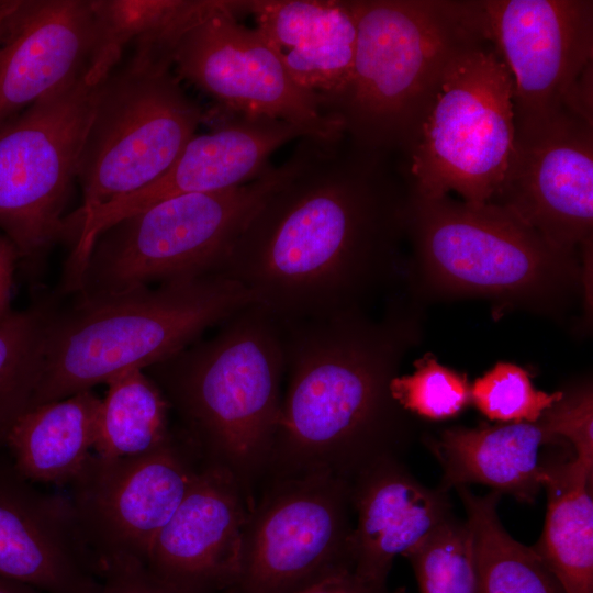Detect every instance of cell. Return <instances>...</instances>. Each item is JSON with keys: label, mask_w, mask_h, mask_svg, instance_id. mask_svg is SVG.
Segmentation results:
<instances>
[{"label": "cell", "mask_w": 593, "mask_h": 593, "mask_svg": "<svg viewBox=\"0 0 593 593\" xmlns=\"http://www.w3.org/2000/svg\"><path fill=\"white\" fill-rule=\"evenodd\" d=\"M291 158L220 273L279 324L366 312L404 275V166L346 135L300 138Z\"/></svg>", "instance_id": "6da1fadb"}, {"label": "cell", "mask_w": 593, "mask_h": 593, "mask_svg": "<svg viewBox=\"0 0 593 593\" xmlns=\"http://www.w3.org/2000/svg\"><path fill=\"white\" fill-rule=\"evenodd\" d=\"M380 320L366 312L280 324L287 388L267 473L326 472L351 481L413 438L412 416L391 382L416 337L410 309L391 301Z\"/></svg>", "instance_id": "7a4b0ae2"}, {"label": "cell", "mask_w": 593, "mask_h": 593, "mask_svg": "<svg viewBox=\"0 0 593 593\" xmlns=\"http://www.w3.org/2000/svg\"><path fill=\"white\" fill-rule=\"evenodd\" d=\"M144 371L164 393L201 463L231 472L253 503V486L267 473L281 410L280 324L250 304L212 337Z\"/></svg>", "instance_id": "3957f363"}, {"label": "cell", "mask_w": 593, "mask_h": 593, "mask_svg": "<svg viewBox=\"0 0 593 593\" xmlns=\"http://www.w3.org/2000/svg\"><path fill=\"white\" fill-rule=\"evenodd\" d=\"M351 79L329 111L357 146L403 158L451 61L491 41L481 0H350Z\"/></svg>", "instance_id": "277c9868"}, {"label": "cell", "mask_w": 593, "mask_h": 593, "mask_svg": "<svg viewBox=\"0 0 593 593\" xmlns=\"http://www.w3.org/2000/svg\"><path fill=\"white\" fill-rule=\"evenodd\" d=\"M253 304L223 273L112 294L80 296L53 310L31 406L92 390L123 372L146 370Z\"/></svg>", "instance_id": "5b68a950"}, {"label": "cell", "mask_w": 593, "mask_h": 593, "mask_svg": "<svg viewBox=\"0 0 593 593\" xmlns=\"http://www.w3.org/2000/svg\"><path fill=\"white\" fill-rule=\"evenodd\" d=\"M405 240L410 288L435 295L482 296L555 313L588 286L579 255L553 246L493 203L429 198L409 184Z\"/></svg>", "instance_id": "8992f818"}, {"label": "cell", "mask_w": 593, "mask_h": 593, "mask_svg": "<svg viewBox=\"0 0 593 593\" xmlns=\"http://www.w3.org/2000/svg\"><path fill=\"white\" fill-rule=\"evenodd\" d=\"M291 169L290 156L248 183L171 197L119 220L94 238L75 294L220 273L234 243Z\"/></svg>", "instance_id": "52a82bcc"}, {"label": "cell", "mask_w": 593, "mask_h": 593, "mask_svg": "<svg viewBox=\"0 0 593 593\" xmlns=\"http://www.w3.org/2000/svg\"><path fill=\"white\" fill-rule=\"evenodd\" d=\"M172 67L131 56L103 81L81 150L80 206L66 219L75 239L98 209L160 177L205 121Z\"/></svg>", "instance_id": "ba28073f"}, {"label": "cell", "mask_w": 593, "mask_h": 593, "mask_svg": "<svg viewBox=\"0 0 593 593\" xmlns=\"http://www.w3.org/2000/svg\"><path fill=\"white\" fill-rule=\"evenodd\" d=\"M513 79L491 41L447 68L417 138L402 163L410 188L438 198L490 203L515 141Z\"/></svg>", "instance_id": "9c48e42d"}, {"label": "cell", "mask_w": 593, "mask_h": 593, "mask_svg": "<svg viewBox=\"0 0 593 593\" xmlns=\"http://www.w3.org/2000/svg\"><path fill=\"white\" fill-rule=\"evenodd\" d=\"M113 69L94 64L0 125V231L20 260L36 262L65 237L83 143Z\"/></svg>", "instance_id": "30bf717a"}, {"label": "cell", "mask_w": 593, "mask_h": 593, "mask_svg": "<svg viewBox=\"0 0 593 593\" xmlns=\"http://www.w3.org/2000/svg\"><path fill=\"white\" fill-rule=\"evenodd\" d=\"M270 482L249 508L237 573L225 593H294L353 570L350 481L316 472Z\"/></svg>", "instance_id": "8fae6325"}, {"label": "cell", "mask_w": 593, "mask_h": 593, "mask_svg": "<svg viewBox=\"0 0 593 593\" xmlns=\"http://www.w3.org/2000/svg\"><path fill=\"white\" fill-rule=\"evenodd\" d=\"M201 461L182 433L138 457L92 452L66 495L79 534L103 571L146 566L149 549L188 492Z\"/></svg>", "instance_id": "7c38bea8"}, {"label": "cell", "mask_w": 593, "mask_h": 593, "mask_svg": "<svg viewBox=\"0 0 593 593\" xmlns=\"http://www.w3.org/2000/svg\"><path fill=\"white\" fill-rule=\"evenodd\" d=\"M172 70L217 102L220 110L267 116L301 128L307 137L345 135L321 100L300 87L266 35L236 19L230 0L213 8L180 38Z\"/></svg>", "instance_id": "4fadbf2b"}, {"label": "cell", "mask_w": 593, "mask_h": 593, "mask_svg": "<svg viewBox=\"0 0 593 593\" xmlns=\"http://www.w3.org/2000/svg\"><path fill=\"white\" fill-rule=\"evenodd\" d=\"M490 38L513 79L515 128L567 110L593 59V1L481 0Z\"/></svg>", "instance_id": "5bb4252c"}, {"label": "cell", "mask_w": 593, "mask_h": 593, "mask_svg": "<svg viewBox=\"0 0 593 593\" xmlns=\"http://www.w3.org/2000/svg\"><path fill=\"white\" fill-rule=\"evenodd\" d=\"M589 267L593 232V122L563 110L516 130L502 186L490 202Z\"/></svg>", "instance_id": "9a60e30c"}, {"label": "cell", "mask_w": 593, "mask_h": 593, "mask_svg": "<svg viewBox=\"0 0 593 593\" xmlns=\"http://www.w3.org/2000/svg\"><path fill=\"white\" fill-rule=\"evenodd\" d=\"M217 112L222 121L210 132L195 134L160 177L98 209L82 222L67 260L71 272L82 270L97 235L119 220L171 197L248 183L272 167L269 157L275 150L307 137L301 128L281 120Z\"/></svg>", "instance_id": "2e32d148"}, {"label": "cell", "mask_w": 593, "mask_h": 593, "mask_svg": "<svg viewBox=\"0 0 593 593\" xmlns=\"http://www.w3.org/2000/svg\"><path fill=\"white\" fill-rule=\"evenodd\" d=\"M251 504L231 472L201 465L181 503L156 536L146 568L181 593H225L237 573Z\"/></svg>", "instance_id": "e0dca14e"}, {"label": "cell", "mask_w": 593, "mask_h": 593, "mask_svg": "<svg viewBox=\"0 0 593 593\" xmlns=\"http://www.w3.org/2000/svg\"><path fill=\"white\" fill-rule=\"evenodd\" d=\"M0 575L44 593H97L101 577L66 495L23 477L0 450Z\"/></svg>", "instance_id": "ac0fdd59"}, {"label": "cell", "mask_w": 593, "mask_h": 593, "mask_svg": "<svg viewBox=\"0 0 593 593\" xmlns=\"http://www.w3.org/2000/svg\"><path fill=\"white\" fill-rule=\"evenodd\" d=\"M97 63L91 0H18L0 40V125Z\"/></svg>", "instance_id": "d6986e66"}, {"label": "cell", "mask_w": 593, "mask_h": 593, "mask_svg": "<svg viewBox=\"0 0 593 593\" xmlns=\"http://www.w3.org/2000/svg\"><path fill=\"white\" fill-rule=\"evenodd\" d=\"M350 483L353 570L368 580L388 582L394 559L454 514L449 492L424 485L401 457L378 459Z\"/></svg>", "instance_id": "ffe728a7"}, {"label": "cell", "mask_w": 593, "mask_h": 593, "mask_svg": "<svg viewBox=\"0 0 593 593\" xmlns=\"http://www.w3.org/2000/svg\"><path fill=\"white\" fill-rule=\"evenodd\" d=\"M231 8L255 18L293 80L317 96L331 116L353 74L357 24L351 1L231 0Z\"/></svg>", "instance_id": "44dd1931"}, {"label": "cell", "mask_w": 593, "mask_h": 593, "mask_svg": "<svg viewBox=\"0 0 593 593\" xmlns=\"http://www.w3.org/2000/svg\"><path fill=\"white\" fill-rule=\"evenodd\" d=\"M559 439L542 415L535 423L447 427L425 441L441 467L439 486L445 491L483 484L519 502L534 503L544 488L548 465L541 449Z\"/></svg>", "instance_id": "7402d4cb"}, {"label": "cell", "mask_w": 593, "mask_h": 593, "mask_svg": "<svg viewBox=\"0 0 593 593\" xmlns=\"http://www.w3.org/2000/svg\"><path fill=\"white\" fill-rule=\"evenodd\" d=\"M100 401L88 390L30 407L5 443L19 472L36 484L68 485L93 452Z\"/></svg>", "instance_id": "603a6c76"}, {"label": "cell", "mask_w": 593, "mask_h": 593, "mask_svg": "<svg viewBox=\"0 0 593 593\" xmlns=\"http://www.w3.org/2000/svg\"><path fill=\"white\" fill-rule=\"evenodd\" d=\"M592 475L573 458L546 467L545 524L532 548L567 593H593Z\"/></svg>", "instance_id": "cb8c5ba5"}, {"label": "cell", "mask_w": 593, "mask_h": 593, "mask_svg": "<svg viewBox=\"0 0 593 593\" xmlns=\"http://www.w3.org/2000/svg\"><path fill=\"white\" fill-rule=\"evenodd\" d=\"M216 0H91L100 60L116 66L123 51L133 56L170 64L184 33L202 19Z\"/></svg>", "instance_id": "d4e9b609"}, {"label": "cell", "mask_w": 593, "mask_h": 593, "mask_svg": "<svg viewBox=\"0 0 593 593\" xmlns=\"http://www.w3.org/2000/svg\"><path fill=\"white\" fill-rule=\"evenodd\" d=\"M470 527L478 573L477 593H567L532 547L515 540L502 525V494H474L456 488Z\"/></svg>", "instance_id": "484cf974"}, {"label": "cell", "mask_w": 593, "mask_h": 593, "mask_svg": "<svg viewBox=\"0 0 593 593\" xmlns=\"http://www.w3.org/2000/svg\"><path fill=\"white\" fill-rule=\"evenodd\" d=\"M97 422L93 454L131 458L153 452L176 435L170 405L144 370L121 373L105 383Z\"/></svg>", "instance_id": "4316f807"}, {"label": "cell", "mask_w": 593, "mask_h": 593, "mask_svg": "<svg viewBox=\"0 0 593 593\" xmlns=\"http://www.w3.org/2000/svg\"><path fill=\"white\" fill-rule=\"evenodd\" d=\"M49 303L11 311L0 318V450L30 409L41 378Z\"/></svg>", "instance_id": "83f0119b"}, {"label": "cell", "mask_w": 593, "mask_h": 593, "mask_svg": "<svg viewBox=\"0 0 593 593\" xmlns=\"http://www.w3.org/2000/svg\"><path fill=\"white\" fill-rule=\"evenodd\" d=\"M419 593H477L472 534L466 519L451 514L404 555Z\"/></svg>", "instance_id": "f1b7e54d"}, {"label": "cell", "mask_w": 593, "mask_h": 593, "mask_svg": "<svg viewBox=\"0 0 593 593\" xmlns=\"http://www.w3.org/2000/svg\"><path fill=\"white\" fill-rule=\"evenodd\" d=\"M411 374L391 382L395 402L412 416L429 421L456 417L471 402V385L465 373L455 371L426 354L414 362Z\"/></svg>", "instance_id": "f546056e"}, {"label": "cell", "mask_w": 593, "mask_h": 593, "mask_svg": "<svg viewBox=\"0 0 593 593\" xmlns=\"http://www.w3.org/2000/svg\"><path fill=\"white\" fill-rule=\"evenodd\" d=\"M470 395L471 402L490 421L535 423L563 396V391L537 390L525 369L497 362L473 382Z\"/></svg>", "instance_id": "4dcf8cb0"}, {"label": "cell", "mask_w": 593, "mask_h": 593, "mask_svg": "<svg viewBox=\"0 0 593 593\" xmlns=\"http://www.w3.org/2000/svg\"><path fill=\"white\" fill-rule=\"evenodd\" d=\"M551 430L573 447V460L593 469V393L589 383L563 391L544 413Z\"/></svg>", "instance_id": "1f68e13d"}, {"label": "cell", "mask_w": 593, "mask_h": 593, "mask_svg": "<svg viewBox=\"0 0 593 593\" xmlns=\"http://www.w3.org/2000/svg\"><path fill=\"white\" fill-rule=\"evenodd\" d=\"M97 593H181L158 580L143 563L109 568Z\"/></svg>", "instance_id": "d6a6232c"}, {"label": "cell", "mask_w": 593, "mask_h": 593, "mask_svg": "<svg viewBox=\"0 0 593 593\" xmlns=\"http://www.w3.org/2000/svg\"><path fill=\"white\" fill-rule=\"evenodd\" d=\"M294 593H409L405 588L392 589L388 582L365 579L353 570L328 575Z\"/></svg>", "instance_id": "836d02e7"}, {"label": "cell", "mask_w": 593, "mask_h": 593, "mask_svg": "<svg viewBox=\"0 0 593 593\" xmlns=\"http://www.w3.org/2000/svg\"><path fill=\"white\" fill-rule=\"evenodd\" d=\"M19 256L12 244L0 235V318L9 314Z\"/></svg>", "instance_id": "e575fe53"}, {"label": "cell", "mask_w": 593, "mask_h": 593, "mask_svg": "<svg viewBox=\"0 0 593 593\" xmlns=\"http://www.w3.org/2000/svg\"><path fill=\"white\" fill-rule=\"evenodd\" d=\"M0 593H44L27 584L0 575Z\"/></svg>", "instance_id": "d590c367"}, {"label": "cell", "mask_w": 593, "mask_h": 593, "mask_svg": "<svg viewBox=\"0 0 593 593\" xmlns=\"http://www.w3.org/2000/svg\"><path fill=\"white\" fill-rule=\"evenodd\" d=\"M18 0L0 1V40Z\"/></svg>", "instance_id": "8d00e7d4"}]
</instances>
